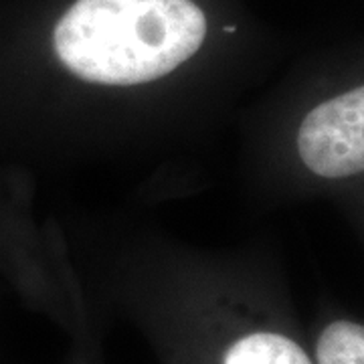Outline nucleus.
Returning <instances> with one entry per match:
<instances>
[{
  "label": "nucleus",
  "mask_w": 364,
  "mask_h": 364,
  "mask_svg": "<svg viewBox=\"0 0 364 364\" xmlns=\"http://www.w3.org/2000/svg\"><path fill=\"white\" fill-rule=\"evenodd\" d=\"M207 37L193 0H75L53 31L59 61L100 85H142L188 61Z\"/></svg>",
  "instance_id": "f257e3e1"
},
{
  "label": "nucleus",
  "mask_w": 364,
  "mask_h": 364,
  "mask_svg": "<svg viewBox=\"0 0 364 364\" xmlns=\"http://www.w3.org/2000/svg\"><path fill=\"white\" fill-rule=\"evenodd\" d=\"M298 154L308 170L324 178L364 172V85L316 105L304 117Z\"/></svg>",
  "instance_id": "f03ea898"
},
{
  "label": "nucleus",
  "mask_w": 364,
  "mask_h": 364,
  "mask_svg": "<svg viewBox=\"0 0 364 364\" xmlns=\"http://www.w3.org/2000/svg\"><path fill=\"white\" fill-rule=\"evenodd\" d=\"M316 364H364V326L336 320L316 342Z\"/></svg>",
  "instance_id": "7ed1b4c3"
}]
</instances>
